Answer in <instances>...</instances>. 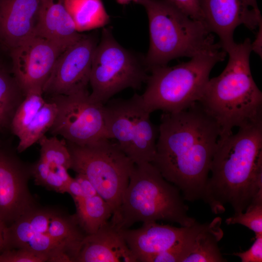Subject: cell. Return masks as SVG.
Returning <instances> with one entry per match:
<instances>
[{
    "label": "cell",
    "instance_id": "603a6c76",
    "mask_svg": "<svg viewBox=\"0 0 262 262\" xmlns=\"http://www.w3.org/2000/svg\"><path fill=\"white\" fill-rule=\"evenodd\" d=\"M24 97L13 75L0 65V131L10 128L15 112Z\"/></svg>",
    "mask_w": 262,
    "mask_h": 262
},
{
    "label": "cell",
    "instance_id": "6da1fadb",
    "mask_svg": "<svg viewBox=\"0 0 262 262\" xmlns=\"http://www.w3.org/2000/svg\"><path fill=\"white\" fill-rule=\"evenodd\" d=\"M219 134L218 124L198 102L161 115L151 163L185 200H204Z\"/></svg>",
    "mask_w": 262,
    "mask_h": 262
},
{
    "label": "cell",
    "instance_id": "1f68e13d",
    "mask_svg": "<svg viewBox=\"0 0 262 262\" xmlns=\"http://www.w3.org/2000/svg\"><path fill=\"white\" fill-rule=\"evenodd\" d=\"M44 186L58 193L67 192L66 185L52 169L46 180Z\"/></svg>",
    "mask_w": 262,
    "mask_h": 262
},
{
    "label": "cell",
    "instance_id": "3957f363",
    "mask_svg": "<svg viewBox=\"0 0 262 262\" xmlns=\"http://www.w3.org/2000/svg\"><path fill=\"white\" fill-rule=\"evenodd\" d=\"M251 51L249 38L228 49L226 67L209 79L197 102L218 124L219 138L232 133L235 127L262 120V93L251 74Z\"/></svg>",
    "mask_w": 262,
    "mask_h": 262
},
{
    "label": "cell",
    "instance_id": "83f0119b",
    "mask_svg": "<svg viewBox=\"0 0 262 262\" xmlns=\"http://www.w3.org/2000/svg\"><path fill=\"white\" fill-rule=\"evenodd\" d=\"M49 262L45 256L22 248L6 249L0 253V262Z\"/></svg>",
    "mask_w": 262,
    "mask_h": 262
},
{
    "label": "cell",
    "instance_id": "7402d4cb",
    "mask_svg": "<svg viewBox=\"0 0 262 262\" xmlns=\"http://www.w3.org/2000/svg\"><path fill=\"white\" fill-rule=\"evenodd\" d=\"M76 207L75 216L86 235L96 232L113 214L110 205L99 195L85 197L83 203Z\"/></svg>",
    "mask_w": 262,
    "mask_h": 262
},
{
    "label": "cell",
    "instance_id": "ac0fdd59",
    "mask_svg": "<svg viewBox=\"0 0 262 262\" xmlns=\"http://www.w3.org/2000/svg\"><path fill=\"white\" fill-rule=\"evenodd\" d=\"M77 262H137L120 229L110 221L86 235L75 260Z\"/></svg>",
    "mask_w": 262,
    "mask_h": 262
},
{
    "label": "cell",
    "instance_id": "52a82bcc",
    "mask_svg": "<svg viewBox=\"0 0 262 262\" xmlns=\"http://www.w3.org/2000/svg\"><path fill=\"white\" fill-rule=\"evenodd\" d=\"M227 52L222 49L205 52L172 66L151 68L141 95L150 113L157 110L174 113L188 109L200 99L210 72Z\"/></svg>",
    "mask_w": 262,
    "mask_h": 262
},
{
    "label": "cell",
    "instance_id": "74e56055",
    "mask_svg": "<svg viewBox=\"0 0 262 262\" xmlns=\"http://www.w3.org/2000/svg\"><path fill=\"white\" fill-rule=\"evenodd\" d=\"M117 2L122 5H126L133 2L136 4L143 5L145 0H115Z\"/></svg>",
    "mask_w": 262,
    "mask_h": 262
},
{
    "label": "cell",
    "instance_id": "8fae6325",
    "mask_svg": "<svg viewBox=\"0 0 262 262\" xmlns=\"http://www.w3.org/2000/svg\"><path fill=\"white\" fill-rule=\"evenodd\" d=\"M57 112L49 130L54 136L67 142L86 145L108 138L103 105L94 100L88 90L69 95L50 96Z\"/></svg>",
    "mask_w": 262,
    "mask_h": 262
},
{
    "label": "cell",
    "instance_id": "30bf717a",
    "mask_svg": "<svg viewBox=\"0 0 262 262\" xmlns=\"http://www.w3.org/2000/svg\"><path fill=\"white\" fill-rule=\"evenodd\" d=\"M108 139L115 140L135 164L152 161L156 151L158 127L136 93L128 99L111 98L103 105Z\"/></svg>",
    "mask_w": 262,
    "mask_h": 262
},
{
    "label": "cell",
    "instance_id": "d6986e66",
    "mask_svg": "<svg viewBox=\"0 0 262 262\" xmlns=\"http://www.w3.org/2000/svg\"><path fill=\"white\" fill-rule=\"evenodd\" d=\"M36 35L45 37L63 51L80 39L65 0H41Z\"/></svg>",
    "mask_w": 262,
    "mask_h": 262
},
{
    "label": "cell",
    "instance_id": "484cf974",
    "mask_svg": "<svg viewBox=\"0 0 262 262\" xmlns=\"http://www.w3.org/2000/svg\"><path fill=\"white\" fill-rule=\"evenodd\" d=\"M38 142L40 147V159L47 162L52 169L60 165L70 169L71 157L65 139L44 135Z\"/></svg>",
    "mask_w": 262,
    "mask_h": 262
},
{
    "label": "cell",
    "instance_id": "5bb4252c",
    "mask_svg": "<svg viewBox=\"0 0 262 262\" xmlns=\"http://www.w3.org/2000/svg\"><path fill=\"white\" fill-rule=\"evenodd\" d=\"M203 23L211 33L219 38L226 52L235 42V29L244 25L251 31L262 24V16L257 0H198Z\"/></svg>",
    "mask_w": 262,
    "mask_h": 262
},
{
    "label": "cell",
    "instance_id": "d4e9b609",
    "mask_svg": "<svg viewBox=\"0 0 262 262\" xmlns=\"http://www.w3.org/2000/svg\"><path fill=\"white\" fill-rule=\"evenodd\" d=\"M43 91L33 90L28 92L17 107L11 122L10 129L17 137L37 115L46 100Z\"/></svg>",
    "mask_w": 262,
    "mask_h": 262
},
{
    "label": "cell",
    "instance_id": "ffe728a7",
    "mask_svg": "<svg viewBox=\"0 0 262 262\" xmlns=\"http://www.w3.org/2000/svg\"><path fill=\"white\" fill-rule=\"evenodd\" d=\"M222 219L214 218L210 222H197L189 252L182 262H225L218 247L223 236Z\"/></svg>",
    "mask_w": 262,
    "mask_h": 262
},
{
    "label": "cell",
    "instance_id": "f1b7e54d",
    "mask_svg": "<svg viewBox=\"0 0 262 262\" xmlns=\"http://www.w3.org/2000/svg\"><path fill=\"white\" fill-rule=\"evenodd\" d=\"M232 255L239 258L242 262H262V234L255 235V240L247 250L234 252Z\"/></svg>",
    "mask_w": 262,
    "mask_h": 262
},
{
    "label": "cell",
    "instance_id": "ba28073f",
    "mask_svg": "<svg viewBox=\"0 0 262 262\" xmlns=\"http://www.w3.org/2000/svg\"><path fill=\"white\" fill-rule=\"evenodd\" d=\"M66 142L71 157L70 169L87 177L113 214L121 203L135 164L112 139L104 138L86 145Z\"/></svg>",
    "mask_w": 262,
    "mask_h": 262
},
{
    "label": "cell",
    "instance_id": "d6a6232c",
    "mask_svg": "<svg viewBox=\"0 0 262 262\" xmlns=\"http://www.w3.org/2000/svg\"><path fill=\"white\" fill-rule=\"evenodd\" d=\"M67 193L72 196L76 206L81 204L84 200L85 197L82 188L75 178H72L69 183Z\"/></svg>",
    "mask_w": 262,
    "mask_h": 262
},
{
    "label": "cell",
    "instance_id": "cb8c5ba5",
    "mask_svg": "<svg viewBox=\"0 0 262 262\" xmlns=\"http://www.w3.org/2000/svg\"><path fill=\"white\" fill-rule=\"evenodd\" d=\"M57 112L56 104L49 99L41 108L37 115L18 137L17 150L22 152L32 146L49 131L53 125Z\"/></svg>",
    "mask_w": 262,
    "mask_h": 262
},
{
    "label": "cell",
    "instance_id": "836d02e7",
    "mask_svg": "<svg viewBox=\"0 0 262 262\" xmlns=\"http://www.w3.org/2000/svg\"><path fill=\"white\" fill-rule=\"evenodd\" d=\"M75 179L79 183L85 197L98 195L95 187L85 176L77 173Z\"/></svg>",
    "mask_w": 262,
    "mask_h": 262
},
{
    "label": "cell",
    "instance_id": "277c9868",
    "mask_svg": "<svg viewBox=\"0 0 262 262\" xmlns=\"http://www.w3.org/2000/svg\"><path fill=\"white\" fill-rule=\"evenodd\" d=\"M180 190L167 181L150 162L134 165L121 203L110 221L118 229L137 222L164 220L182 227L196 221Z\"/></svg>",
    "mask_w": 262,
    "mask_h": 262
},
{
    "label": "cell",
    "instance_id": "e575fe53",
    "mask_svg": "<svg viewBox=\"0 0 262 262\" xmlns=\"http://www.w3.org/2000/svg\"><path fill=\"white\" fill-rule=\"evenodd\" d=\"M52 169L54 170L67 187L69 183L72 179L68 173V169L64 166L60 165L57 166Z\"/></svg>",
    "mask_w": 262,
    "mask_h": 262
},
{
    "label": "cell",
    "instance_id": "5b68a950",
    "mask_svg": "<svg viewBox=\"0 0 262 262\" xmlns=\"http://www.w3.org/2000/svg\"><path fill=\"white\" fill-rule=\"evenodd\" d=\"M149 24V47L145 63L148 70L173 59L190 58L222 49L204 24L194 19L170 0H145Z\"/></svg>",
    "mask_w": 262,
    "mask_h": 262
},
{
    "label": "cell",
    "instance_id": "d590c367",
    "mask_svg": "<svg viewBox=\"0 0 262 262\" xmlns=\"http://www.w3.org/2000/svg\"><path fill=\"white\" fill-rule=\"evenodd\" d=\"M256 37L253 42H251L252 51L262 56V24L259 27Z\"/></svg>",
    "mask_w": 262,
    "mask_h": 262
},
{
    "label": "cell",
    "instance_id": "4fadbf2b",
    "mask_svg": "<svg viewBox=\"0 0 262 262\" xmlns=\"http://www.w3.org/2000/svg\"><path fill=\"white\" fill-rule=\"evenodd\" d=\"M9 51L12 74L25 96L33 90L43 91L64 51L49 40L34 35Z\"/></svg>",
    "mask_w": 262,
    "mask_h": 262
},
{
    "label": "cell",
    "instance_id": "7a4b0ae2",
    "mask_svg": "<svg viewBox=\"0 0 262 262\" xmlns=\"http://www.w3.org/2000/svg\"><path fill=\"white\" fill-rule=\"evenodd\" d=\"M238 128L218 138L212 161L203 201L215 214L244 211L262 190V120Z\"/></svg>",
    "mask_w": 262,
    "mask_h": 262
},
{
    "label": "cell",
    "instance_id": "2e32d148",
    "mask_svg": "<svg viewBox=\"0 0 262 262\" xmlns=\"http://www.w3.org/2000/svg\"><path fill=\"white\" fill-rule=\"evenodd\" d=\"M41 0H0V45L8 50L36 35Z\"/></svg>",
    "mask_w": 262,
    "mask_h": 262
},
{
    "label": "cell",
    "instance_id": "8d00e7d4",
    "mask_svg": "<svg viewBox=\"0 0 262 262\" xmlns=\"http://www.w3.org/2000/svg\"><path fill=\"white\" fill-rule=\"evenodd\" d=\"M6 224L0 219V253L4 248Z\"/></svg>",
    "mask_w": 262,
    "mask_h": 262
},
{
    "label": "cell",
    "instance_id": "e0dca14e",
    "mask_svg": "<svg viewBox=\"0 0 262 262\" xmlns=\"http://www.w3.org/2000/svg\"><path fill=\"white\" fill-rule=\"evenodd\" d=\"M190 226L177 227L150 221L143 223L137 229L120 230L137 262H139L145 257L168 250L180 243Z\"/></svg>",
    "mask_w": 262,
    "mask_h": 262
},
{
    "label": "cell",
    "instance_id": "7c38bea8",
    "mask_svg": "<svg viewBox=\"0 0 262 262\" xmlns=\"http://www.w3.org/2000/svg\"><path fill=\"white\" fill-rule=\"evenodd\" d=\"M98 43L97 33L83 34L63 51L43 87V93L50 97L87 90L93 58Z\"/></svg>",
    "mask_w": 262,
    "mask_h": 262
},
{
    "label": "cell",
    "instance_id": "8992f818",
    "mask_svg": "<svg viewBox=\"0 0 262 262\" xmlns=\"http://www.w3.org/2000/svg\"><path fill=\"white\" fill-rule=\"evenodd\" d=\"M86 235L75 214L35 207L6 227L4 249L29 250L49 262H75Z\"/></svg>",
    "mask_w": 262,
    "mask_h": 262
},
{
    "label": "cell",
    "instance_id": "9c48e42d",
    "mask_svg": "<svg viewBox=\"0 0 262 262\" xmlns=\"http://www.w3.org/2000/svg\"><path fill=\"white\" fill-rule=\"evenodd\" d=\"M148 71L145 58L122 47L111 30L104 28L93 58L90 96L104 105L125 89H140L147 81Z\"/></svg>",
    "mask_w": 262,
    "mask_h": 262
},
{
    "label": "cell",
    "instance_id": "9a60e30c",
    "mask_svg": "<svg viewBox=\"0 0 262 262\" xmlns=\"http://www.w3.org/2000/svg\"><path fill=\"white\" fill-rule=\"evenodd\" d=\"M28 173L9 149L0 144V219L13 223L34 208Z\"/></svg>",
    "mask_w": 262,
    "mask_h": 262
},
{
    "label": "cell",
    "instance_id": "f546056e",
    "mask_svg": "<svg viewBox=\"0 0 262 262\" xmlns=\"http://www.w3.org/2000/svg\"><path fill=\"white\" fill-rule=\"evenodd\" d=\"M170 0L190 17L203 23L198 0Z\"/></svg>",
    "mask_w": 262,
    "mask_h": 262
},
{
    "label": "cell",
    "instance_id": "44dd1931",
    "mask_svg": "<svg viewBox=\"0 0 262 262\" xmlns=\"http://www.w3.org/2000/svg\"><path fill=\"white\" fill-rule=\"evenodd\" d=\"M78 32L103 27L110 21L101 0H65Z\"/></svg>",
    "mask_w": 262,
    "mask_h": 262
},
{
    "label": "cell",
    "instance_id": "4dcf8cb0",
    "mask_svg": "<svg viewBox=\"0 0 262 262\" xmlns=\"http://www.w3.org/2000/svg\"><path fill=\"white\" fill-rule=\"evenodd\" d=\"M51 169L52 168L47 162L39 158L31 172L35 184L44 186L46 180Z\"/></svg>",
    "mask_w": 262,
    "mask_h": 262
},
{
    "label": "cell",
    "instance_id": "4316f807",
    "mask_svg": "<svg viewBox=\"0 0 262 262\" xmlns=\"http://www.w3.org/2000/svg\"><path fill=\"white\" fill-rule=\"evenodd\" d=\"M228 225L240 224L252 230L257 234H262V190L253 198L242 212L234 214L227 218Z\"/></svg>",
    "mask_w": 262,
    "mask_h": 262
}]
</instances>
